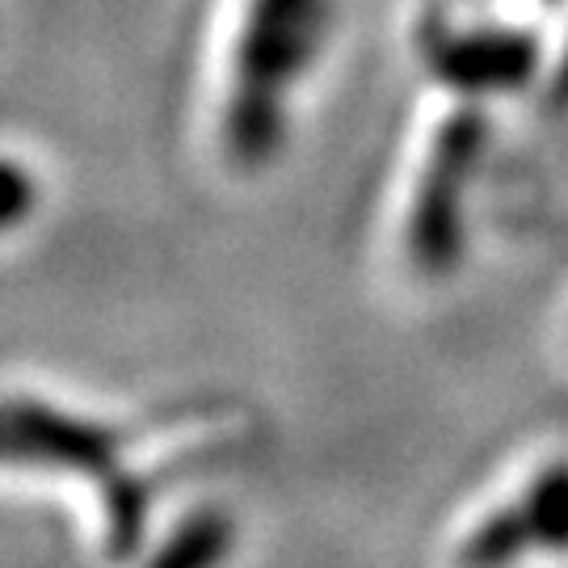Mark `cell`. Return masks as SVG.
Instances as JSON below:
<instances>
[{
  "instance_id": "cell-1",
  "label": "cell",
  "mask_w": 568,
  "mask_h": 568,
  "mask_svg": "<svg viewBox=\"0 0 568 568\" xmlns=\"http://www.w3.org/2000/svg\"><path fill=\"white\" fill-rule=\"evenodd\" d=\"M321 34V0H253L241 42L232 39L224 60V98L220 122L227 135V156L257 161L274 143L283 122V93L291 72L307 68V55Z\"/></svg>"
}]
</instances>
